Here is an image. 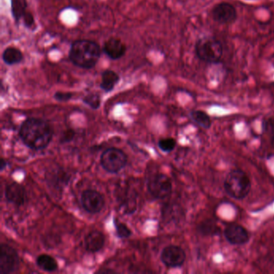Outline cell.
Segmentation results:
<instances>
[{
  "label": "cell",
  "instance_id": "cell-17",
  "mask_svg": "<svg viewBox=\"0 0 274 274\" xmlns=\"http://www.w3.org/2000/svg\"><path fill=\"white\" fill-rule=\"evenodd\" d=\"M3 60L8 65H14L21 62L24 59V55L21 51L16 48L9 47L4 51L2 55Z\"/></svg>",
  "mask_w": 274,
  "mask_h": 274
},
{
  "label": "cell",
  "instance_id": "cell-10",
  "mask_svg": "<svg viewBox=\"0 0 274 274\" xmlns=\"http://www.w3.org/2000/svg\"><path fill=\"white\" fill-rule=\"evenodd\" d=\"M82 207L90 214H97L105 206L103 195L95 190H86L82 194Z\"/></svg>",
  "mask_w": 274,
  "mask_h": 274
},
{
  "label": "cell",
  "instance_id": "cell-19",
  "mask_svg": "<svg viewBox=\"0 0 274 274\" xmlns=\"http://www.w3.org/2000/svg\"><path fill=\"white\" fill-rule=\"evenodd\" d=\"M191 119H192L194 123H197L199 127L201 128L208 129L210 128L212 126V120L211 118L206 112L202 110H193L190 113Z\"/></svg>",
  "mask_w": 274,
  "mask_h": 274
},
{
  "label": "cell",
  "instance_id": "cell-14",
  "mask_svg": "<svg viewBox=\"0 0 274 274\" xmlns=\"http://www.w3.org/2000/svg\"><path fill=\"white\" fill-rule=\"evenodd\" d=\"M105 241V235L101 231L94 230L85 238V248L89 253H97L104 247Z\"/></svg>",
  "mask_w": 274,
  "mask_h": 274
},
{
  "label": "cell",
  "instance_id": "cell-15",
  "mask_svg": "<svg viewBox=\"0 0 274 274\" xmlns=\"http://www.w3.org/2000/svg\"><path fill=\"white\" fill-rule=\"evenodd\" d=\"M120 76L117 72L110 69L104 71L101 76V89L106 93L112 91L119 83Z\"/></svg>",
  "mask_w": 274,
  "mask_h": 274
},
{
  "label": "cell",
  "instance_id": "cell-11",
  "mask_svg": "<svg viewBox=\"0 0 274 274\" xmlns=\"http://www.w3.org/2000/svg\"><path fill=\"white\" fill-rule=\"evenodd\" d=\"M226 241L232 245H244L250 240V234L245 227L238 224H231L224 231Z\"/></svg>",
  "mask_w": 274,
  "mask_h": 274
},
{
  "label": "cell",
  "instance_id": "cell-2",
  "mask_svg": "<svg viewBox=\"0 0 274 274\" xmlns=\"http://www.w3.org/2000/svg\"><path fill=\"white\" fill-rule=\"evenodd\" d=\"M100 45L90 40L74 41L68 53L71 62L79 68L90 69L94 68L101 57Z\"/></svg>",
  "mask_w": 274,
  "mask_h": 274
},
{
  "label": "cell",
  "instance_id": "cell-28",
  "mask_svg": "<svg viewBox=\"0 0 274 274\" xmlns=\"http://www.w3.org/2000/svg\"><path fill=\"white\" fill-rule=\"evenodd\" d=\"M7 166H8L7 161H5L4 159H2V160H1V163H0V170L2 171H4V170L5 169V167H7Z\"/></svg>",
  "mask_w": 274,
  "mask_h": 274
},
{
  "label": "cell",
  "instance_id": "cell-26",
  "mask_svg": "<svg viewBox=\"0 0 274 274\" xmlns=\"http://www.w3.org/2000/svg\"><path fill=\"white\" fill-rule=\"evenodd\" d=\"M72 97L71 93H64V92H57L54 95L55 99L59 101H67Z\"/></svg>",
  "mask_w": 274,
  "mask_h": 274
},
{
  "label": "cell",
  "instance_id": "cell-25",
  "mask_svg": "<svg viewBox=\"0 0 274 274\" xmlns=\"http://www.w3.org/2000/svg\"><path fill=\"white\" fill-rule=\"evenodd\" d=\"M75 136V131L72 130H67L62 134V136L60 138V142L61 143H67L71 142Z\"/></svg>",
  "mask_w": 274,
  "mask_h": 274
},
{
  "label": "cell",
  "instance_id": "cell-13",
  "mask_svg": "<svg viewBox=\"0 0 274 274\" xmlns=\"http://www.w3.org/2000/svg\"><path fill=\"white\" fill-rule=\"evenodd\" d=\"M102 50L103 53L112 60H119L126 54L127 47L120 40L111 38L105 41Z\"/></svg>",
  "mask_w": 274,
  "mask_h": 274
},
{
  "label": "cell",
  "instance_id": "cell-24",
  "mask_svg": "<svg viewBox=\"0 0 274 274\" xmlns=\"http://www.w3.org/2000/svg\"><path fill=\"white\" fill-rule=\"evenodd\" d=\"M263 129H264V132L266 133L270 138L271 142H272V146L274 147V117L269 118L264 121Z\"/></svg>",
  "mask_w": 274,
  "mask_h": 274
},
{
  "label": "cell",
  "instance_id": "cell-23",
  "mask_svg": "<svg viewBox=\"0 0 274 274\" xmlns=\"http://www.w3.org/2000/svg\"><path fill=\"white\" fill-rule=\"evenodd\" d=\"M84 103L89 105L92 109H97L101 105V97L98 94H90L83 98Z\"/></svg>",
  "mask_w": 274,
  "mask_h": 274
},
{
  "label": "cell",
  "instance_id": "cell-20",
  "mask_svg": "<svg viewBox=\"0 0 274 274\" xmlns=\"http://www.w3.org/2000/svg\"><path fill=\"white\" fill-rule=\"evenodd\" d=\"M27 0H12V16L16 21L24 17L27 12Z\"/></svg>",
  "mask_w": 274,
  "mask_h": 274
},
{
  "label": "cell",
  "instance_id": "cell-7",
  "mask_svg": "<svg viewBox=\"0 0 274 274\" xmlns=\"http://www.w3.org/2000/svg\"><path fill=\"white\" fill-rule=\"evenodd\" d=\"M20 267V258L16 251L9 245L0 246V272L3 274L16 272Z\"/></svg>",
  "mask_w": 274,
  "mask_h": 274
},
{
  "label": "cell",
  "instance_id": "cell-1",
  "mask_svg": "<svg viewBox=\"0 0 274 274\" xmlns=\"http://www.w3.org/2000/svg\"><path fill=\"white\" fill-rule=\"evenodd\" d=\"M24 145L31 150H44L53 139V131L50 125L43 119H28L22 123L19 131Z\"/></svg>",
  "mask_w": 274,
  "mask_h": 274
},
{
  "label": "cell",
  "instance_id": "cell-9",
  "mask_svg": "<svg viewBox=\"0 0 274 274\" xmlns=\"http://www.w3.org/2000/svg\"><path fill=\"white\" fill-rule=\"evenodd\" d=\"M212 19L220 24H232L238 19V12L235 7L229 3L216 4L212 11Z\"/></svg>",
  "mask_w": 274,
  "mask_h": 274
},
{
  "label": "cell",
  "instance_id": "cell-21",
  "mask_svg": "<svg viewBox=\"0 0 274 274\" xmlns=\"http://www.w3.org/2000/svg\"><path fill=\"white\" fill-rule=\"evenodd\" d=\"M113 222H114L115 228H116V233L119 238L125 239L131 237L132 231L124 223L119 221L116 218L113 220Z\"/></svg>",
  "mask_w": 274,
  "mask_h": 274
},
{
  "label": "cell",
  "instance_id": "cell-8",
  "mask_svg": "<svg viewBox=\"0 0 274 274\" xmlns=\"http://www.w3.org/2000/svg\"><path fill=\"white\" fill-rule=\"evenodd\" d=\"M186 253L178 245H168L162 251V262L167 268H179L186 261Z\"/></svg>",
  "mask_w": 274,
  "mask_h": 274
},
{
  "label": "cell",
  "instance_id": "cell-18",
  "mask_svg": "<svg viewBox=\"0 0 274 274\" xmlns=\"http://www.w3.org/2000/svg\"><path fill=\"white\" fill-rule=\"evenodd\" d=\"M36 264L37 266L45 272H55L58 268L57 261L48 254H42L37 257Z\"/></svg>",
  "mask_w": 274,
  "mask_h": 274
},
{
  "label": "cell",
  "instance_id": "cell-12",
  "mask_svg": "<svg viewBox=\"0 0 274 274\" xmlns=\"http://www.w3.org/2000/svg\"><path fill=\"white\" fill-rule=\"evenodd\" d=\"M5 198L8 203H11L16 206H23L27 201V191L23 185L14 182L7 185L5 188Z\"/></svg>",
  "mask_w": 274,
  "mask_h": 274
},
{
  "label": "cell",
  "instance_id": "cell-3",
  "mask_svg": "<svg viewBox=\"0 0 274 274\" xmlns=\"http://www.w3.org/2000/svg\"><path fill=\"white\" fill-rule=\"evenodd\" d=\"M224 187L228 197L237 201H242L249 195L252 183L245 171L235 169L226 175Z\"/></svg>",
  "mask_w": 274,
  "mask_h": 274
},
{
  "label": "cell",
  "instance_id": "cell-4",
  "mask_svg": "<svg viewBox=\"0 0 274 274\" xmlns=\"http://www.w3.org/2000/svg\"><path fill=\"white\" fill-rule=\"evenodd\" d=\"M194 52L203 62L216 64L221 62L224 56V47L219 40L215 37L204 36L195 43Z\"/></svg>",
  "mask_w": 274,
  "mask_h": 274
},
{
  "label": "cell",
  "instance_id": "cell-16",
  "mask_svg": "<svg viewBox=\"0 0 274 274\" xmlns=\"http://www.w3.org/2000/svg\"><path fill=\"white\" fill-rule=\"evenodd\" d=\"M197 231L204 237H212L220 233V227L214 220L207 219L201 222L197 227Z\"/></svg>",
  "mask_w": 274,
  "mask_h": 274
},
{
  "label": "cell",
  "instance_id": "cell-27",
  "mask_svg": "<svg viewBox=\"0 0 274 274\" xmlns=\"http://www.w3.org/2000/svg\"><path fill=\"white\" fill-rule=\"evenodd\" d=\"M23 19H24V25L27 27H32L35 24L33 16L29 12H26Z\"/></svg>",
  "mask_w": 274,
  "mask_h": 274
},
{
  "label": "cell",
  "instance_id": "cell-5",
  "mask_svg": "<svg viewBox=\"0 0 274 274\" xmlns=\"http://www.w3.org/2000/svg\"><path fill=\"white\" fill-rule=\"evenodd\" d=\"M101 167L109 173H118L127 164V156L118 148H109L101 154Z\"/></svg>",
  "mask_w": 274,
  "mask_h": 274
},
{
  "label": "cell",
  "instance_id": "cell-6",
  "mask_svg": "<svg viewBox=\"0 0 274 274\" xmlns=\"http://www.w3.org/2000/svg\"><path fill=\"white\" fill-rule=\"evenodd\" d=\"M148 191L157 200L169 197L172 191V183L170 178L164 174H156L149 179Z\"/></svg>",
  "mask_w": 274,
  "mask_h": 274
},
{
  "label": "cell",
  "instance_id": "cell-22",
  "mask_svg": "<svg viewBox=\"0 0 274 274\" xmlns=\"http://www.w3.org/2000/svg\"><path fill=\"white\" fill-rule=\"evenodd\" d=\"M176 141L175 138H163L159 142V147L162 151L165 152V153H170L175 149L176 146Z\"/></svg>",
  "mask_w": 274,
  "mask_h": 274
}]
</instances>
